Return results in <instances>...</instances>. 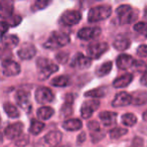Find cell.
<instances>
[{
    "mask_svg": "<svg viewBox=\"0 0 147 147\" xmlns=\"http://www.w3.org/2000/svg\"><path fill=\"white\" fill-rule=\"evenodd\" d=\"M36 67L38 71V77L41 81L49 79L53 73H55L59 69V65L47 57H40L37 59Z\"/></svg>",
    "mask_w": 147,
    "mask_h": 147,
    "instance_id": "1",
    "label": "cell"
},
{
    "mask_svg": "<svg viewBox=\"0 0 147 147\" xmlns=\"http://www.w3.org/2000/svg\"><path fill=\"white\" fill-rule=\"evenodd\" d=\"M112 13V8L109 5H99L90 9L88 13L89 22H98L108 18Z\"/></svg>",
    "mask_w": 147,
    "mask_h": 147,
    "instance_id": "2",
    "label": "cell"
},
{
    "mask_svg": "<svg viewBox=\"0 0 147 147\" xmlns=\"http://www.w3.org/2000/svg\"><path fill=\"white\" fill-rule=\"evenodd\" d=\"M69 42V34L61 31H53L49 36L47 42L45 45L47 49H55L59 47H65Z\"/></svg>",
    "mask_w": 147,
    "mask_h": 147,
    "instance_id": "3",
    "label": "cell"
},
{
    "mask_svg": "<svg viewBox=\"0 0 147 147\" xmlns=\"http://www.w3.org/2000/svg\"><path fill=\"white\" fill-rule=\"evenodd\" d=\"M116 13L122 23L134 22L138 16L130 5H121L116 9Z\"/></svg>",
    "mask_w": 147,
    "mask_h": 147,
    "instance_id": "4",
    "label": "cell"
},
{
    "mask_svg": "<svg viewBox=\"0 0 147 147\" xmlns=\"http://www.w3.org/2000/svg\"><path fill=\"white\" fill-rule=\"evenodd\" d=\"M109 49V45L107 42L100 41V42H95L93 45H89L87 49V57H89L91 59H99L103 53H105Z\"/></svg>",
    "mask_w": 147,
    "mask_h": 147,
    "instance_id": "5",
    "label": "cell"
},
{
    "mask_svg": "<svg viewBox=\"0 0 147 147\" xmlns=\"http://www.w3.org/2000/svg\"><path fill=\"white\" fill-rule=\"evenodd\" d=\"M55 96L53 93L51 92V89L47 88V87H40L37 88L35 91V100L39 104H49V103L53 102Z\"/></svg>",
    "mask_w": 147,
    "mask_h": 147,
    "instance_id": "6",
    "label": "cell"
},
{
    "mask_svg": "<svg viewBox=\"0 0 147 147\" xmlns=\"http://www.w3.org/2000/svg\"><path fill=\"white\" fill-rule=\"evenodd\" d=\"M82 19V14L77 10H67L61 15V22L65 25L78 24Z\"/></svg>",
    "mask_w": 147,
    "mask_h": 147,
    "instance_id": "7",
    "label": "cell"
},
{
    "mask_svg": "<svg viewBox=\"0 0 147 147\" xmlns=\"http://www.w3.org/2000/svg\"><path fill=\"white\" fill-rule=\"evenodd\" d=\"M2 71L3 75L6 77L16 76L20 73V65L14 61L4 59L2 61Z\"/></svg>",
    "mask_w": 147,
    "mask_h": 147,
    "instance_id": "8",
    "label": "cell"
},
{
    "mask_svg": "<svg viewBox=\"0 0 147 147\" xmlns=\"http://www.w3.org/2000/svg\"><path fill=\"white\" fill-rule=\"evenodd\" d=\"M92 63V59L89 57H86L83 53H78L75 57H74L73 61H71V67H75L78 69H84L89 67Z\"/></svg>",
    "mask_w": 147,
    "mask_h": 147,
    "instance_id": "9",
    "label": "cell"
},
{
    "mask_svg": "<svg viewBox=\"0 0 147 147\" xmlns=\"http://www.w3.org/2000/svg\"><path fill=\"white\" fill-rule=\"evenodd\" d=\"M22 131H23V124L21 122H16V123H13V124L8 125L5 128L4 134L8 139L12 140V139H16L20 135H22Z\"/></svg>",
    "mask_w": 147,
    "mask_h": 147,
    "instance_id": "10",
    "label": "cell"
},
{
    "mask_svg": "<svg viewBox=\"0 0 147 147\" xmlns=\"http://www.w3.org/2000/svg\"><path fill=\"white\" fill-rule=\"evenodd\" d=\"M15 100L16 103L18 104L19 107H21L22 109L26 110L27 112H29L31 108L30 105V95L27 91L24 90H19L17 91L16 96H15Z\"/></svg>",
    "mask_w": 147,
    "mask_h": 147,
    "instance_id": "11",
    "label": "cell"
},
{
    "mask_svg": "<svg viewBox=\"0 0 147 147\" xmlns=\"http://www.w3.org/2000/svg\"><path fill=\"white\" fill-rule=\"evenodd\" d=\"M100 106V102L97 100H91L87 101L83 104L82 108H81V115L84 119L90 118L93 115V113L97 110Z\"/></svg>",
    "mask_w": 147,
    "mask_h": 147,
    "instance_id": "12",
    "label": "cell"
},
{
    "mask_svg": "<svg viewBox=\"0 0 147 147\" xmlns=\"http://www.w3.org/2000/svg\"><path fill=\"white\" fill-rule=\"evenodd\" d=\"M100 34H101L100 27H84V28L80 29L78 32V36L81 39H84V40L96 38Z\"/></svg>",
    "mask_w": 147,
    "mask_h": 147,
    "instance_id": "13",
    "label": "cell"
},
{
    "mask_svg": "<svg viewBox=\"0 0 147 147\" xmlns=\"http://www.w3.org/2000/svg\"><path fill=\"white\" fill-rule=\"evenodd\" d=\"M132 104V95L127 92H120L115 96L112 102L113 107H124Z\"/></svg>",
    "mask_w": 147,
    "mask_h": 147,
    "instance_id": "14",
    "label": "cell"
},
{
    "mask_svg": "<svg viewBox=\"0 0 147 147\" xmlns=\"http://www.w3.org/2000/svg\"><path fill=\"white\" fill-rule=\"evenodd\" d=\"M35 53H36V49L34 47V45H29V43L24 45L17 51V55L21 59H30L34 57Z\"/></svg>",
    "mask_w": 147,
    "mask_h": 147,
    "instance_id": "15",
    "label": "cell"
},
{
    "mask_svg": "<svg viewBox=\"0 0 147 147\" xmlns=\"http://www.w3.org/2000/svg\"><path fill=\"white\" fill-rule=\"evenodd\" d=\"M134 63H135L134 59L129 55H119L116 59L117 67L121 69H129V67L134 65Z\"/></svg>",
    "mask_w": 147,
    "mask_h": 147,
    "instance_id": "16",
    "label": "cell"
},
{
    "mask_svg": "<svg viewBox=\"0 0 147 147\" xmlns=\"http://www.w3.org/2000/svg\"><path fill=\"white\" fill-rule=\"evenodd\" d=\"M99 118L105 126H111L116 123L117 114L115 112H110V111H103L99 114Z\"/></svg>",
    "mask_w": 147,
    "mask_h": 147,
    "instance_id": "17",
    "label": "cell"
},
{
    "mask_svg": "<svg viewBox=\"0 0 147 147\" xmlns=\"http://www.w3.org/2000/svg\"><path fill=\"white\" fill-rule=\"evenodd\" d=\"M133 80V75L132 74H125L123 76L117 78L116 80L113 82V87L116 89H121L127 87Z\"/></svg>",
    "mask_w": 147,
    "mask_h": 147,
    "instance_id": "18",
    "label": "cell"
},
{
    "mask_svg": "<svg viewBox=\"0 0 147 147\" xmlns=\"http://www.w3.org/2000/svg\"><path fill=\"white\" fill-rule=\"evenodd\" d=\"M61 137H63V134L59 131H51L45 136V141L49 145L55 146L61 142Z\"/></svg>",
    "mask_w": 147,
    "mask_h": 147,
    "instance_id": "19",
    "label": "cell"
},
{
    "mask_svg": "<svg viewBox=\"0 0 147 147\" xmlns=\"http://www.w3.org/2000/svg\"><path fill=\"white\" fill-rule=\"evenodd\" d=\"M13 11L12 0H1V15L2 18H9Z\"/></svg>",
    "mask_w": 147,
    "mask_h": 147,
    "instance_id": "20",
    "label": "cell"
},
{
    "mask_svg": "<svg viewBox=\"0 0 147 147\" xmlns=\"http://www.w3.org/2000/svg\"><path fill=\"white\" fill-rule=\"evenodd\" d=\"M83 126V123L79 119H69L65 121L63 124V127L67 131H77L80 130Z\"/></svg>",
    "mask_w": 147,
    "mask_h": 147,
    "instance_id": "21",
    "label": "cell"
},
{
    "mask_svg": "<svg viewBox=\"0 0 147 147\" xmlns=\"http://www.w3.org/2000/svg\"><path fill=\"white\" fill-rule=\"evenodd\" d=\"M130 45H131L130 39L127 38V37H118V38L114 41V43H113L115 49H116L117 51H126V49L130 47Z\"/></svg>",
    "mask_w": 147,
    "mask_h": 147,
    "instance_id": "22",
    "label": "cell"
},
{
    "mask_svg": "<svg viewBox=\"0 0 147 147\" xmlns=\"http://www.w3.org/2000/svg\"><path fill=\"white\" fill-rule=\"evenodd\" d=\"M37 117L41 120H49L53 114H55V110L51 107L43 106L37 110Z\"/></svg>",
    "mask_w": 147,
    "mask_h": 147,
    "instance_id": "23",
    "label": "cell"
},
{
    "mask_svg": "<svg viewBox=\"0 0 147 147\" xmlns=\"http://www.w3.org/2000/svg\"><path fill=\"white\" fill-rule=\"evenodd\" d=\"M147 102V92L145 91H138L135 92L132 96V104L143 105Z\"/></svg>",
    "mask_w": 147,
    "mask_h": 147,
    "instance_id": "24",
    "label": "cell"
},
{
    "mask_svg": "<svg viewBox=\"0 0 147 147\" xmlns=\"http://www.w3.org/2000/svg\"><path fill=\"white\" fill-rule=\"evenodd\" d=\"M113 63L111 61H106V63H102L98 69H96V75L98 77H104L106 75H108L112 69Z\"/></svg>",
    "mask_w": 147,
    "mask_h": 147,
    "instance_id": "25",
    "label": "cell"
},
{
    "mask_svg": "<svg viewBox=\"0 0 147 147\" xmlns=\"http://www.w3.org/2000/svg\"><path fill=\"white\" fill-rule=\"evenodd\" d=\"M3 108H4V111L7 114V116L10 117V118H17V117H19L18 110H17L16 107L11 104V103H5Z\"/></svg>",
    "mask_w": 147,
    "mask_h": 147,
    "instance_id": "26",
    "label": "cell"
},
{
    "mask_svg": "<svg viewBox=\"0 0 147 147\" xmlns=\"http://www.w3.org/2000/svg\"><path fill=\"white\" fill-rule=\"evenodd\" d=\"M43 128H45V124L42 122L38 120H32L29 127V132L33 135H37L43 130Z\"/></svg>",
    "mask_w": 147,
    "mask_h": 147,
    "instance_id": "27",
    "label": "cell"
},
{
    "mask_svg": "<svg viewBox=\"0 0 147 147\" xmlns=\"http://www.w3.org/2000/svg\"><path fill=\"white\" fill-rule=\"evenodd\" d=\"M106 89L104 88H97L93 89L91 91L85 93V97H90V98H102L106 95Z\"/></svg>",
    "mask_w": 147,
    "mask_h": 147,
    "instance_id": "28",
    "label": "cell"
},
{
    "mask_svg": "<svg viewBox=\"0 0 147 147\" xmlns=\"http://www.w3.org/2000/svg\"><path fill=\"white\" fill-rule=\"evenodd\" d=\"M121 120H122V123L125 126H129V127L134 126L137 122L136 116L134 114H132V113H126V114H124L122 116V118H121Z\"/></svg>",
    "mask_w": 147,
    "mask_h": 147,
    "instance_id": "29",
    "label": "cell"
},
{
    "mask_svg": "<svg viewBox=\"0 0 147 147\" xmlns=\"http://www.w3.org/2000/svg\"><path fill=\"white\" fill-rule=\"evenodd\" d=\"M69 83V77L67 76H59L57 78L53 79L51 82V84L53 86H55V87H65L67 86Z\"/></svg>",
    "mask_w": 147,
    "mask_h": 147,
    "instance_id": "30",
    "label": "cell"
},
{
    "mask_svg": "<svg viewBox=\"0 0 147 147\" xmlns=\"http://www.w3.org/2000/svg\"><path fill=\"white\" fill-rule=\"evenodd\" d=\"M128 130L125 128H120V127H117V128H114L110 131V137L112 139H119L122 136L127 134Z\"/></svg>",
    "mask_w": 147,
    "mask_h": 147,
    "instance_id": "31",
    "label": "cell"
},
{
    "mask_svg": "<svg viewBox=\"0 0 147 147\" xmlns=\"http://www.w3.org/2000/svg\"><path fill=\"white\" fill-rule=\"evenodd\" d=\"M3 43L6 47H14L18 45V37L15 35H8L6 38H2Z\"/></svg>",
    "mask_w": 147,
    "mask_h": 147,
    "instance_id": "32",
    "label": "cell"
},
{
    "mask_svg": "<svg viewBox=\"0 0 147 147\" xmlns=\"http://www.w3.org/2000/svg\"><path fill=\"white\" fill-rule=\"evenodd\" d=\"M51 2V0H35L32 5V10L37 11V10H41V9H45Z\"/></svg>",
    "mask_w": 147,
    "mask_h": 147,
    "instance_id": "33",
    "label": "cell"
},
{
    "mask_svg": "<svg viewBox=\"0 0 147 147\" xmlns=\"http://www.w3.org/2000/svg\"><path fill=\"white\" fill-rule=\"evenodd\" d=\"M134 30L147 37V22H137L134 24Z\"/></svg>",
    "mask_w": 147,
    "mask_h": 147,
    "instance_id": "34",
    "label": "cell"
},
{
    "mask_svg": "<svg viewBox=\"0 0 147 147\" xmlns=\"http://www.w3.org/2000/svg\"><path fill=\"white\" fill-rule=\"evenodd\" d=\"M29 142V137L27 135H20L18 138H16L15 140V145L17 147H24L28 144Z\"/></svg>",
    "mask_w": 147,
    "mask_h": 147,
    "instance_id": "35",
    "label": "cell"
},
{
    "mask_svg": "<svg viewBox=\"0 0 147 147\" xmlns=\"http://www.w3.org/2000/svg\"><path fill=\"white\" fill-rule=\"evenodd\" d=\"M55 59H57V63H65L67 61V59H69V53H65V51H61V53H59L55 55Z\"/></svg>",
    "mask_w": 147,
    "mask_h": 147,
    "instance_id": "36",
    "label": "cell"
},
{
    "mask_svg": "<svg viewBox=\"0 0 147 147\" xmlns=\"http://www.w3.org/2000/svg\"><path fill=\"white\" fill-rule=\"evenodd\" d=\"M137 55L140 57H147V45H140L137 49Z\"/></svg>",
    "mask_w": 147,
    "mask_h": 147,
    "instance_id": "37",
    "label": "cell"
},
{
    "mask_svg": "<svg viewBox=\"0 0 147 147\" xmlns=\"http://www.w3.org/2000/svg\"><path fill=\"white\" fill-rule=\"evenodd\" d=\"M130 147H144V141L140 137H135Z\"/></svg>",
    "mask_w": 147,
    "mask_h": 147,
    "instance_id": "38",
    "label": "cell"
},
{
    "mask_svg": "<svg viewBox=\"0 0 147 147\" xmlns=\"http://www.w3.org/2000/svg\"><path fill=\"white\" fill-rule=\"evenodd\" d=\"M88 128L92 132H97V131H100V125L97 121H91L88 123Z\"/></svg>",
    "mask_w": 147,
    "mask_h": 147,
    "instance_id": "39",
    "label": "cell"
},
{
    "mask_svg": "<svg viewBox=\"0 0 147 147\" xmlns=\"http://www.w3.org/2000/svg\"><path fill=\"white\" fill-rule=\"evenodd\" d=\"M8 19V18H7ZM21 21V17L20 16H17V15H15V16H12V17H9V23H11V26H15V25H18L19 22Z\"/></svg>",
    "mask_w": 147,
    "mask_h": 147,
    "instance_id": "40",
    "label": "cell"
},
{
    "mask_svg": "<svg viewBox=\"0 0 147 147\" xmlns=\"http://www.w3.org/2000/svg\"><path fill=\"white\" fill-rule=\"evenodd\" d=\"M0 25H1V35H2V38H3V37H4L5 32H6L7 29H8L9 24H8V23L5 22V21H2Z\"/></svg>",
    "mask_w": 147,
    "mask_h": 147,
    "instance_id": "41",
    "label": "cell"
},
{
    "mask_svg": "<svg viewBox=\"0 0 147 147\" xmlns=\"http://www.w3.org/2000/svg\"><path fill=\"white\" fill-rule=\"evenodd\" d=\"M140 83L142 86L147 87V71H145L142 75V77H141V79H140Z\"/></svg>",
    "mask_w": 147,
    "mask_h": 147,
    "instance_id": "42",
    "label": "cell"
},
{
    "mask_svg": "<svg viewBox=\"0 0 147 147\" xmlns=\"http://www.w3.org/2000/svg\"><path fill=\"white\" fill-rule=\"evenodd\" d=\"M85 140H86V134H85L84 132H82L78 136V144H80V143H83Z\"/></svg>",
    "mask_w": 147,
    "mask_h": 147,
    "instance_id": "43",
    "label": "cell"
},
{
    "mask_svg": "<svg viewBox=\"0 0 147 147\" xmlns=\"http://www.w3.org/2000/svg\"><path fill=\"white\" fill-rule=\"evenodd\" d=\"M143 120L146 121V122H147V110L145 111L144 113H143Z\"/></svg>",
    "mask_w": 147,
    "mask_h": 147,
    "instance_id": "44",
    "label": "cell"
}]
</instances>
